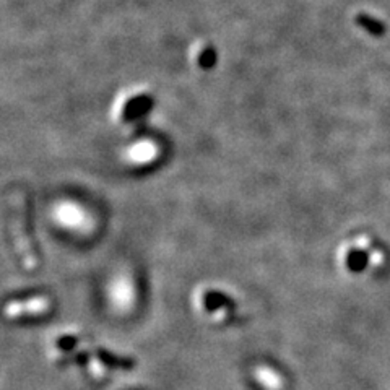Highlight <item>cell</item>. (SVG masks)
Returning <instances> with one entry per match:
<instances>
[{
    "label": "cell",
    "instance_id": "cell-1",
    "mask_svg": "<svg viewBox=\"0 0 390 390\" xmlns=\"http://www.w3.org/2000/svg\"><path fill=\"white\" fill-rule=\"evenodd\" d=\"M8 229L16 257L23 263L26 270H34L38 267V257L34 254L33 244L29 241L26 228V202L20 192L8 195Z\"/></svg>",
    "mask_w": 390,
    "mask_h": 390
},
{
    "label": "cell",
    "instance_id": "cell-2",
    "mask_svg": "<svg viewBox=\"0 0 390 390\" xmlns=\"http://www.w3.org/2000/svg\"><path fill=\"white\" fill-rule=\"evenodd\" d=\"M194 311L208 322H224L233 314L236 301L224 288L215 285H200L192 294Z\"/></svg>",
    "mask_w": 390,
    "mask_h": 390
},
{
    "label": "cell",
    "instance_id": "cell-3",
    "mask_svg": "<svg viewBox=\"0 0 390 390\" xmlns=\"http://www.w3.org/2000/svg\"><path fill=\"white\" fill-rule=\"evenodd\" d=\"M52 302L47 296H31L25 301H8L3 312H5V317L8 319H23V317H38V315L46 314L51 309Z\"/></svg>",
    "mask_w": 390,
    "mask_h": 390
},
{
    "label": "cell",
    "instance_id": "cell-4",
    "mask_svg": "<svg viewBox=\"0 0 390 390\" xmlns=\"http://www.w3.org/2000/svg\"><path fill=\"white\" fill-rule=\"evenodd\" d=\"M252 376L255 382L263 390H283L285 387L283 376H281L275 367L268 366L265 363L257 364L252 369Z\"/></svg>",
    "mask_w": 390,
    "mask_h": 390
},
{
    "label": "cell",
    "instance_id": "cell-5",
    "mask_svg": "<svg viewBox=\"0 0 390 390\" xmlns=\"http://www.w3.org/2000/svg\"><path fill=\"white\" fill-rule=\"evenodd\" d=\"M153 106V99L148 94H138V96L130 98L120 112V119L122 122H132L137 117L146 114Z\"/></svg>",
    "mask_w": 390,
    "mask_h": 390
},
{
    "label": "cell",
    "instance_id": "cell-6",
    "mask_svg": "<svg viewBox=\"0 0 390 390\" xmlns=\"http://www.w3.org/2000/svg\"><path fill=\"white\" fill-rule=\"evenodd\" d=\"M358 25L359 26H363L366 31H369L371 34H382L384 33V26L380 21H377L374 18H371V16H367V15H364V13H361V15H358Z\"/></svg>",
    "mask_w": 390,
    "mask_h": 390
},
{
    "label": "cell",
    "instance_id": "cell-7",
    "mask_svg": "<svg viewBox=\"0 0 390 390\" xmlns=\"http://www.w3.org/2000/svg\"><path fill=\"white\" fill-rule=\"evenodd\" d=\"M216 62V51L211 46H207L205 49L200 52L198 55V65L203 68V70H208L211 68Z\"/></svg>",
    "mask_w": 390,
    "mask_h": 390
}]
</instances>
